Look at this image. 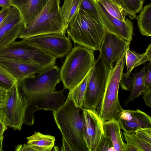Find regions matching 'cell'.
Listing matches in <instances>:
<instances>
[{
  "instance_id": "26",
  "label": "cell",
  "mask_w": 151,
  "mask_h": 151,
  "mask_svg": "<svg viewBox=\"0 0 151 151\" xmlns=\"http://www.w3.org/2000/svg\"><path fill=\"white\" fill-rule=\"evenodd\" d=\"M27 144L45 148L47 151H51L55 140V137L48 134H44L35 132L31 136L27 137Z\"/></svg>"
},
{
  "instance_id": "27",
  "label": "cell",
  "mask_w": 151,
  "mask_h": 151,
  "mask_svg": "<svg viewBox=\"0 0 151 151\" xmlns=\"http://www.w3.org/2000/svg\"><path fill=\"white\" fill-rule=\"evenodd\" d=\"M17 82L16 79L0 65V87L8 91Z\"/></svg>"
},
{
  "instance_id": "12",
  "label": "cell",
  "mask_w": 151,
  "mask_h": 151,
  "mask_svg": "<svg viewBox=\"0 0 151 151\" xmlns=\"http://www.w3.org/2000/svg\"><path fill=\"white\" fill-rule=\"evenodd\" d=\"M27 40L57 58L66 55L73 46L69 37L56 34L40 35Z\"/></svg>"
},
{
  "instance_id": "21",
  "label": "cell",
  "mask_w": 151,
  "mask_h": 151,
  "mask_svg": "<svg viewBox=\"0 0 151 151\" xmlns=\"http://www.w3.org/2000/svg\"><path fill=\"white\" fill-rule=\"evenodd\" d=\"M129 47L125 53V61L127 71L124 73L126 77H128L133 69L136 67L144 64L147 61H151V43L148 45L145 52L140 54L135 51H131Z\"/></svg>"
},
{
  "instance_id": "29",
  "label": "cell",
  "mask_w": 151,
  "mask_h": 151,
  "mask_svg": "<svg viewBox=\"0 0 151 151\" xmlns=\"http://www.w3.org/2000/svg\"><path fill=\"white\" fill-rule=\"evenodd\" d=\"M127 9L132 13L136 14L142 8L144 1L142 0H121Z\"/></svg>"
},
{
  "instance_id": "37",
  "label": "cell",
  "mask_w": 151,
  "mask_h": 151,
  "mask_svg": "<svg viewBox=\"0 0 151 151\" xmlns=\"http://www.w3.org/2000/svg\"><path fill=\"white\" fill-rule=\"evenodd\" d=\"M143 98L146 105L151 107V89L148 90L143 94Z\"/></svg>"
},
{
  "instance_id": "10",
  "label": "cell",
  "mask_w": 151,
  "mask_h": 151,
  "mask_svg": "<svg viewBox=\"0 0 151 151\" xmlns=\"http://www.w3.org/2000/svg\"><path fill=\"white\" fill-rule=\"evenodd\" d=\"M65 89L24 96L27 100V106L24 124L33 125L35 119L34 113L38 110H49L53 112L56 111L63 104L66 98L63 94Z\"/></svg>"
},
{
  "instance_id": "5",
  "label": "cell",
  "mask_w": 151,
  "mask_h": 151,
  "mask_svg": "<svg viewBox=\"0 0 151 151\" xmlns=\"http://www.w3.org/2000/svg\"><path fill=\"white\" fill-rule=\"evenodd\" d=\"M125 52L109 70L103 96L96 109L103 122L111 119L119 121L123 109L119 101L118 91L125 62Z\"/></svg>"
},
{
  "instance_id": "43",
  "label": "cell",
  "mask_w": 151,
  "mask_h": 151,
  "mask_svg": "<svg viewBox=\"0 0 151 151\" xmlns=\"http://www.w3.org/2000/svg\"><path fill=\"white\" fill-rule=\"evenodd\" d=\"M58 148H59L58 147H57V146H55V147H54V149H57V150H56V151L60 150L59 149H58ZM56 149H55V151H56Z\"/></svg>"
},
{
  "instance_id": "28",
  "label": "cell",
  "mask_w": 151,
  "mask_h": 151,
  "mask_svg": "<svg viewBox=\"0 0 151 151\" xmlns=\"http://www.w3.org/2000/svg\"><path fill=\"white\" fill-rule=\"evenodd\" d=\"M80 9L88 12L97 21L103 24L95 5V0H82Z\"/></svg>"
},
{
  "instance_id": "35",
  "label": "cell",
  "mask_w": 151,
  "mask_h": 151,
  "mask_svg": "<svg viewBox=\"0 0 151 151\" xmlns=\"http://www.w3.org/2000/svg\"><path fill=\"white\" fill-rule=\"evenodd\" d=\"M145 70L144 79L145 84L148 90L151 89V61H150Z\"/></svg>"
},
{
  "instance_id": "41",
  "label": "cell",
  "mask_w": 151,
  "mask_h": 151,
  "mask_svg": "<svg viewBox=\"0 0 151 151\" xmlns=\"http://www.w3.org/2000/svg\"><path fill=\"white\" fill-rule=\"evenodd\" d=\"M0 6L10 7L12 6L11 0H0Z\"/></svg>"
},
{
  "instance_id": "14",
  "label": "cell",
  "mask_w": 151,
  "mask_h": 151,
  "mask_svg": "<svg viewBox=\"0 0 151 151\" xmlns=\"http://www.w3.org/2000/svg\"><path fill=\"white\" fill-rule=\"evenodd\" d=\"M130 44V42L106 30L99 51L109 70L114 67V62L126 51Z\"/></svg>"
},
{
  "instance_id": "22",
  "label": "cell",
  "mask_w": 151,
  "mask_h": 151,
  "mask_svg": "<svg viewBox=\"0 0 151 151\" xmlns=\"http://www.w3.org/2000/svg\"><path fill=\"white\" fill-rule=\"evenodd\" d=\"M146 67L145 64L139 71L132 73L134 79L133 84L130 95L125 101L126 104L127 105L148 90L145 82L144 76Z\"/></svg>"
},
{
  "instance_id": "7",
  "label": "cell",
  "mask_w": 151,
  "mask_h": 151,
  "mask_svg": "<svg viewBox=\"0 0 151 151\" xmlns=\"http://www.w3.org/2000/svg\"><path fill=\"white\" fill-rule=\"evenodd\" d=\"M109 70L101 54L91 69L83 107L96 109L103 96Z\"/></svg>"
},
{
  "instance_id": "20",
  "label": "cell",
  "mask_w": 151,
  "mask_h": 151,
  "mask_svg": "<svg viewBox=\"0 0 151 151\" xmlns=\"http://www.w3.org/2000/svg\"><path fill=\"white\" fill-rule=\"evenodd\" d=\"M99 2L111 15L123 21L129 17L130 19H137V16L126 8L121 0H96Z\"/></svg>"
},
{
  "instance_id": "36",
  "label": "cell",
  "mask_w": 151,
  "mask_h": 151,
  "mask_svg": "<svg viewBox=\"0 0 151 151\" xmlns=\"http://www.w3.org/2000/svg\"><path fill=\"white\" fill-rule=\"evenodd\" d=\"M7 91L0 87V108L3 106L6 101Z\"/></svg>"
},
{
  "instance_id": "1",
  "label": "cell",
  "mask_w": 151,
  "mask_h": 151,
  "mask_svg": "<svg viewBox=\"0 0 151 151\" xmlns=\"http://www.w3.org/2000/svg\"><path fill=\"white\" fill-rule=\"evenodd\" d=\"M81 109L76 107L68 96L63 104L53 113L55 122L63 138L73 151H88L83 138V122L80 113Z\"/></svg>"
},
{
  "instance_id": "16",
  "label": "cell",
  "mask_w": 151,
  "mask_h": 151,
  "mask_svg": "<svg viewBox=\"0 0 151 151\" xmlns=\"http://www.w3.org/2000/svg\"><path fill=\"white\" fill-rule=\"evenodd\" d=\"M124 132H134L140 128H151V117L138 109H123L119 121Z\"/></svg>"
},
{
  "instance_id": "19",
  "label": "cell",
  "mask_w": 151,
  "mask_h": 151,
  "mask_svg": "<svg viewBox=\"0 0 151 151\" xmlns=\"http://www.w3.org/2000/svg\"><path fill=\"white\" fill-rule=\"evenodd\" d=\"M103 125L104 134L111 140L114 150L127 151V144L124 142L119 121L111 119L103 122Z\"/></svg>"
},
{
  "instance_id": "13",
  "label": "cell",
  "mask_w": 151,
  "mask_h": 151,
  "mask_svg": "<svg viewBox=\"0 0 151 151\" xmlns=\"http://www.w3.org/2000/svg\"><path fill=\"white\" fill-rule=\"evenodd\" d=\"M95 5L102 24L106 30L130 42L132 39L133 27L130 19L125 21L117 19L110 14L99 1L95 0Z\"/></svg>"
},
{
  "instance_id": "34",
  "label": "cell",
  "mask_w": 151,
  "mask_h": 151,
  "mask_svg": "<svg viewBox=\"0 0 151 151\" xmlns=\"http://www.w3.org/2000/svg\"><path fill=\"white\" fill-rule=\"evenodd\" d=\"M112 148L114 149L111 140L105 135L97 151H109Z\"/></svg>"
},
{
  "instance_id": "33",
  "label": "cell",
  "mask_w": 151,
  "mask_h": 151,
  "mask_svg": "<svg viewBox=\"0 0 151 151\" xmlns=\"http://www.w3.org/2000/svg\"><path fill=\"white\" fill-rule=\"evenodd\" d=\"M133 77L129 76L126 77L123 73L120 81L119 86L123 90L131 91L133 87Z\"/></svg>"
},
{
  "instance_id": "15",
  "label": "cell",
  "mask_w": 151,
  "mask_h": 151,
  "mask_svg": "<svg viewBox=\"0 0 151 151\" xmlns=\"http://www.w3.org/2000/svg\"><path fill=\"white\" fill-rule=\"evenodd\" d=\"M23 26L19 11L14 6L10 7L6 17L0 24V49L15 41Z\"/></svg>"
},
{
  "instance_id": "25",
  "label": "cell",
  "mask_w": 151,
  "mask_h": 151,
  "mask_svg": "<svg viewBox=\"0 0 151 151\" xmlns=\"http://www.w3.org/2000/svg\"><path fill=\"white\" fill-rule=\"evenodd\" d=\"M91 70L81 82L72 89L69 91L68 95V96H69L73 101L75 106L81 109L83 108L84 97L91 73Z\"/></svg>"
},
{
  "instance_id": "8",
  "label": "cell",
  "mask_w": 151,
  "mask_h": 151,
  "mask_svg": "<svg viewBox=\"0 0 151 151\" xmlns=\"http://www.w3.org/2000/svg\"><path fill=\"white\" fill-rule=\"evenodd\" d=\"M27 100L22 94L17 82L7 91L5 104L0 113L6 125L20 130L24 124Z\"/></svg>"
},
{
  "instance_id": "30",
  "label": "cell",
  "mask_w": 151,
  "mask_h": 151,
  "mask_svg": "<svg viewBox=\"0 0 151 151\" xmlns=\"http://www.w3.org/2000/svg\"><path fill=\"white\" fill-rule=\"evenodd\" d=\"M126 133L131 136L141 151H151V143L139 137L134 132Z\"/></svg>"
},
{
  "instance_id": "40",
  "label": "cell",
  "mask_w": 151,
  "mask_h": 151,
  "mask_svg": "<svg viewBox=\"0 0 151 151\" xmlns=\"http://www.w3.org/2000/svg\"><path fill=\"white\" fill-rule=\"evenodd\" d=\"M62 141L63 145L61 147V151H73V150L66 141L63 138Z\"/></svg>"
},
{
  "instance_id": "23",
  "label": "cell",
  "mask_w": 151,
  "mask_h": 151,
  "mask_svg": "<svg viewBox=\"0 0 151 151\" xmlns=\"http://www.w3.org/2000/svg\"><path fill=\"white\" fill-rule=\"evenodd\" d=\"M137 16L138 26L142 35L151 36V4L145 5Z\"/></svg>"
},
{
  "instance_id": "17",
  "label": "cell",
  "mask_w": 151,
  "mask_h": 151,
  "mask_svg": "<svg viewBox=\"0 0 151 151\" xmlns=\"http://www.w3.org/2000/svg\"><path fill=\"white\" fill-rule=\"evenodd\" d=\"M0 65L11 74L18 82L44 70L24 61L10 59H0Z\"/></svg>"
},
{
  "instance_id": "18",
  "label": "cell",
  "mask_w": 151,
  "mask_h": 151,
  "mask_svg": "<svg viewBox=\"0 0 151 151\" xmlns=\"http://www.w3.org/2000/svg\"><path fill=\"white\" fill-rule=\"evenodd\" d=\"M19 11L24 26L26 27L41 12L48 0H11Z\"/></svg>"
},
{
  "instance_id": "3",
  "label": "cell",
  "mask_w": 151,
  "mask_h": 151,
  "mask_svg": "<svg viewBox=\"0 0 151 151\" xmlns=\"http://www.w3.org/2000/svg\"><path fill=\"white\" fill-rule=\"evenodd\" d=\"M106 30L88 12L80 9L67 30L68 36L74 42L94 51L99 50Z\"/></svg>"
},
{
  "instance_id": "39",
  "label": "cell",
  "mask_w": 151,
  "mask_h": 151,
  "mask_svg": "<svg viewBox=\"0 0 151 151\" xmlns=\"http://www.w3.org/2000/svg\"><path fill=\"white\" fill-rule=\"evenodd\" d=\"M7 127L0 113V135L3 134L4 132L7 129Z\"/></svg>"
},
{
  "instance_id": "38",
  "label": "cell",
  "mask_w": 151,
  "mask_h": 151,
  "mask_svg": "<svg viewBox=\"0 0 151 151\" xmlns=\"http://www.w3.org/2000/svg\"><path fill=\"white\" fill-rule=\"evenodd\" d=\"M10 7H2V9L0 11V24L7 15Z\"/></svg>"
},
{
  "instance_id": "42",
  "label": "cell",
  "mask_w": 151,
  "mask_h": 151,
  "mask_svg": "<svg viewBox=\"0 0 151 151\" xmlns=\"http://www.w3.org/2000/svg\"><path fill=\"white\" fill-rule=\"evenodd\" d=\"M4 138L3 135H0V151H2V143Z\"/></svg>"
},
{
  "instance_id": "24",
  "label": "cell",
  "mask_w": 151,
  "mask_h": 151,
  "mask_svg": "<svg viewBox=\"0 0 151 151\" xmlns=\"http://www.w3.org/2000/svg\"><path fill=\"white\" fill-rule=\"evenodd\" d=\"M82 0H64L63 5L60 7L62 15L66 24L69 26L77 15Z\"/></svg>"
},
{
  "instance_id": "6",
  "label": "cell",
  "mask_w": 151,
  "mask_h": 151,
  "mask_svg": "<svg viewBox=\"0 0 151 151\" xmlns=\"http://www.w3.org/2000/svg\"><path fill=\"white\" fill-rule=\"evenodd\" d=\"M0 59L22 60L44 69L54 65L57 58L27 40L22 39L0 48Z\"/></svg>"
},
{
  "instance_id": "44",
  "label": "cell",
  "mask_w": 151,
  "mask_h": 151,
  "mask_svg": "<svg viewBox=\"0 0 151 151\" xmlns=\"http://www.w3.org/2000/svg\"><path fill=\"white\" fill-rule=\"evenodd\" d=\"M142 0L144 1H146V0Z\"/></svg>"
},
{
  "instance_id": "31",
  "label": "cell",
  "mask_w": 151,
  "mask_h": 151,
  "mask_svg": "<svg viewBox=\"0 0 151 151\" xmlns=\"http://www.w3.org/2000/svg\"><path fill=\"white\" fill-rule=\"evenodd\" d=\"M134 132L139 137L151 143V128H140Z\"/></svg>"
},
{
  "instance_id": "2",
  "label": "cell",
  "mask_w": 151,
  "mask_h": 151,
  "mask_svg": "<svg viewBox=\"0 0 151 151\" xmlns=\"http://www.w3.org/2000/svg\"><path fill=\"white\" fill-rule=\"evenodd\" d=\"M60 2V0H48L35 18L26 27L23 28L18 37L27 40L49 34L65 35L68 26L61 13Z\"/></svg>"
},
{
  "instance_id": "9",
  "label": "cell",
  "mask_w": 151,
  "mask_h": 151,
  "mask_svg": "<svg viewBox=\"0 0 151 151\" xmlns=\"http://www.w3.org/2000/svg\"><path fill=\"white\" fill-rule=\"evenodd\" d=\"M61 81L60 69L55 65L18 82L22 94L50 92Z\"/></svg>"
},
{
  "instance_id": "32",
  "label": "cell",
  "mask_w": 151,
  "mask_h": 151,
  "mask_svg": "<svg viewBox=\"0 0 151 151\" xmlns=\"http://www.w3.org/2000/svg\"><path fill=\"white\" fill-rule=\"evenodd\" d=\"M123 133L126 142L127 151H141L128 133L123 132Z\"/></svg>"
},
{
  "instance_id": "11",
  "label": "cell",
  "mask_w": 151,
  "mask_h": 151,
  "mask_svg": "<svg viewBox=\"0 0 151 151\" xmlns=\"http://www.w3.org/2000/svg\"><path fill=\"white\" fill-rule=\"evenodd\" d=\"M82 109L83 140L88 151H97L105 135L103 122L96 109Z\"/></svg>"
},
{
  "instance_id": "4",
  "label": "cell",
  "mask_w": 151,
  "mask_h": 151,
  "mask_svg": "<svg viewBox=\"0 0 151 151\" xmlns=\"http://www.w3.org/2000/svg\"><path fill=\"white\" fill-rule=\"evenodd\" d=\"M94 51L77 44L68 54L60 69L64 88L71 90L85 77L95 61Z\"/></svg>"
}]
</instances>
